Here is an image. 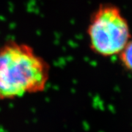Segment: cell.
<instances>
[{"label":"cell","instance_id":"obj_1","mask_svg":"<svg viewBox=\"0 0 132 132\" xmlns=\"http://www.w3.org/2000/svg\"><path fill=\"white\" fill-rule=\"evenodd\" d=\"M49 76V65L32 46L16 40L0 45V101L41 93Z\"/></svg>","mask_w":132,"mask_h":132},{"label":"cell","instance_id":"obj_2","mask_svg":"<svg viewBox=\"0 0 132 132\" xmlns=\"http://www.w3.org/2000/svg\"><path fill=\"white\" fill-rule=\"evenodd\" d=\"M87 35L91 51L103 57L119 55L131 39L127 19L111 3L100 5L91 14Z\"/></svg>","mask_w":132,"mask_h":132},{"label":"cell","instance_id":"obj_3","mask_svg":"<svg viewBox=\"0 0 132 132\" xmlns=\"http://www.w3.org/2000/svg\"><path fill=\"white\" fill-rule=\"evenodd\" d=\"M120 61L123 68L132 72V39H131L123 50L119 54Z\"/></svg>","mask_w":132,"mask_h":132}]
</instances>
